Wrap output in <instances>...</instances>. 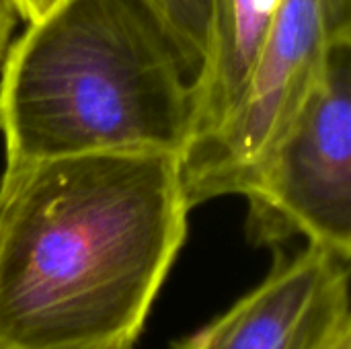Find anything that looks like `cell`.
Listing matches in <instances>:
<instances>
[{
  "mask_svg": "<svg viewBox=\"0 0 351 349\" xmlns=\"http://www.w3.org/2000/svg\"><path fill=\"white\" fill-rule=\"evenodd\" d=\"M193 80L142 0H62L0 66L4 167L171 154L191 140Z\"/></svg>",
  "mask_w": 351,
  "mask_h": 349,
  "instance_id": "obj_2",
  "label": "cell"
},
{
  "mask_svg": "<svg viewBox=\"0 0 351 349\" xmlns=\"http://www.w3.org/2000/svg\"><path fill=\"white\" fill-rule=\"evenodd\" d=\"M19 8V16H23L27 23H35L43 19L47 12H51L62 0H14Z\"/></svg>",
  "mask_w": 351,
  "mask_h": 349,
  "instance_id": "obj_9",
  "label": "cell"
},
{
  "mask_svg": "<svg viewBox=\"0 0 351 349\" xmlns=\"http://www.w3.org/2000/svg\"><path fill=\"white\" fill-rule=\"evenodd\" d=\"M245 197L255 245L302 234L308 245L350 261L351 41L333 49Z\"/></svg>",
  "mask_w": 351,
  "mask_h": 349,
  "instance_id": "obj_4",
  "label": "cell"
},
{
  "mask_svg": "<svg viewBox=\"0 0 351 349\" xmlns=\"http://www.w3.org/2000/svg\"><path fill=\"white\" fill-rule=\"evenodd\" d=\"M179 156L4 167L0 349H132L187 237Z\"/></svg>",
  "mask_w": 351,
  "mask_h": 349,
  "instance_id": "obj_1",
  "label": "cell"
},
{
  "mask_svg": "<svg viewBox=\"0 0 351 349\" xmlns=\"http://www.w3.org/2000/svg\"><path fill=\"white\" fill-rule=\"evenodd\" d=\"M346 41H351V0H278L234 111L179 158L189 208L253 187L329 56Z\"/></svg>",
  "mask_w": 351,
  "mask_h": 349,
  "instance_id": "obj_3",
  "label": "cell"
},
{
  "mask_svg": "<svg viewBox=\"0 0 351 349\" xmlns=\"http://www.w3.org/2000/svg\"><path fill=\"white\" fill-rule=\"evenodd\" d=\"M333 349H351V335L350 337H346V339H341Z\"/></svg>",
  "mask_w": 351,
  "mask_h": 349,
  "instance_id": "obj_10",
  "label": "cell"
},
{
  "mask_svg": "<svg viewBox=\"0 0 351 349\" xmlns=\"http://www.w3.org/2000/svg\"><path fill=\"white\" fill-rule=\"evenodd\" d=\"M276 4L278 0H208L210 43L206 64L193 82L189 146L218 132L234 111Z\"/></svg>",
  "mask_w": 351,
  "mask_h": 349,
  "instance_id": "obj_6",
  "label": "cell"
},
{
  "mask_svg": "<svg viewBox=\"0 0 351 349\" xmlns=\"http://www.w3.org/2000/svg\"><path fill=\"white\" fill-rule=\"evenodd\" d=\"M16 19H19L16 2L14 0H0V66L8 53Z\"/></svg>",
  "mask_w": 351,
  "mask_h": 349,
  "instance_id": "obj_8",
  "label": "cell"
},
{
  "mask_svg": "<svg viewBox=\"0 0 351 349\" xmlns=\"http://www.w3.org/2000/svg\"><path fill=\"white\" fill-rule=\"evenodd\" d=\"M351 335L350 261L308 245L175 349H333Z\"/></svg>",
  "mask_w": 351,
  "mask_h": 349,
  "instance_id": "obj_5",
  "label": "cell"
},
{
  "mask_svg": "<svg viewBox=\"0 0 351 349\" xmlns=\"http://www.w3.org/2000/svg\"><path fill=\"white\" fill-rule=\"evenodd\" d=\"M156 16L173 47L177 49L187 74L195 82L210 43V6L208 0H142Z\"/></svg>",
  "mask_w": 351,
  "mask_h": 349,
  "instance_id": "obj_7",
  "label": "cell"
}]
</instances>
